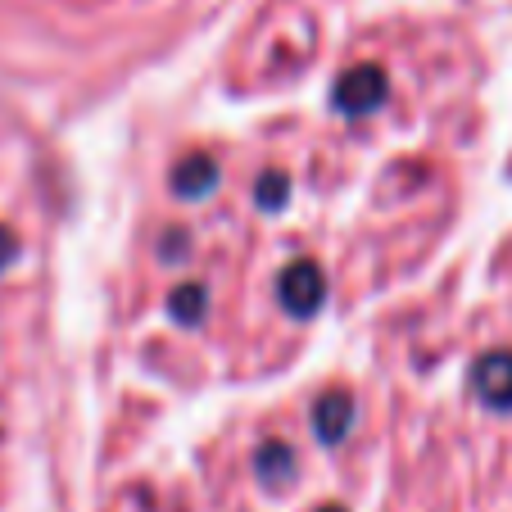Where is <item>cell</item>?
<instances>
[{"label":"cell","instance_id":"6da1fadb","mask_svg":"<svg viewBox=\"0 0 512 512\" xmlns=\"http://www.w3.org/2000/svg\"><path fill=\"white\" fill-rule=\"evenodd\" d=\"M476 395L494 408H512V354H485L476 363Z\"/></svg>","mask_w":512,"mask_h":512}]
</instances>
